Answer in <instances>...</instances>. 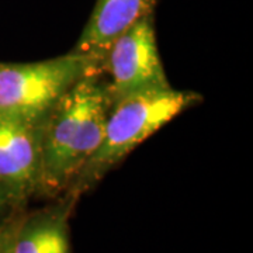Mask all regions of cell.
Masks as SVG:
<instances>
[{
	"mask_svg": "<svg viewBox=\"0 0 253 253\" xmlns=\"http://www.w3.org/2000/svg\"><path fill=\"white\" fill-rule=\"evenodd\" d=\"M21 218H13L0 225V253H14V242Z\"/></svg>",
	"mask_w": 253,
	"mask_h": 253,
	"instance_id": "8",
	"label": "cell"
},
{
	"mask_svg": "<svg viewBox=\"0 0 253 253\" xmlns=\"http://www.w3.org/2000/svg\"><path fill=\"white\" fill-rule=\"evenodd\" d=\"M13 203H11V200H10V197L7 196V193L3 190V187L0 186V214L6 210L7 207H10Z\"/></svg>",
	"mask_w": 253,
	"mask_h": 253,
	"instance_id": "9",
	"label": "cell"
},
{
	"mask_svg": "<svg viewBox=\"0 0 253 253\" xmlns=\"http://www.w3.org/2000/svg\"><path fill=\"white\" fill-rule=\"evenodd\" d=\"M76 200L69 194L54 207L21 218L14 253H72L69 214Z\"/></svg>",
	"mask_w": 253,
	"mask_h": 253,
	"instance_id": "7",
	"label": "cell"
},
{
	"mask_svg": "<svg viewBox=\"0 0 253 253\" xmlns=\"http://www.w3.org/2000/svg\"><path fill=\"white\" fill-rule=\"evenodd\" d=\"M42 121L0 116V186L13 204L40 189Z\"/></svg>",
	"mask_w": 253,
	"mask_h": 253,
	"instance_id": "5",
	"label": "cell"
},
{
	"mask_svg": "<svg viewBox=\"0 0 253 253\" xmlns=\"http://www.w3.org/2000/svg\"><path fill=\"white\" fill-rule=\"evenodd\" d=\"M101 66L100 59L76 51L40 62H0V116L42 121L76 82Z\"/></svg>",
	"mask_w": 253,
	"mask_h": 253,
	"instance_id": "3",
	"label": "cell"
},
{
	"mask_svg": "<svg viewBox=\"0 0 253 253\" xmlns=\"http://www.w3.org/2000/svg\"><path fill=\"white\" fill-rule=\"evenodd\" d=\"M103 68L111 78L107 84L111 103L139 91L170 87L158 52L152 16L142 18L111 42Z\"/></svg>",
	"mask_w": 253,
	"mask_h": 253,
	"instance_id": "4",
	"label": "cell"
},
{
	"mask_svg": "<svg viewBox=\"0 0 253 253\" xmlns=\"http://www.w3.org/2000/svg\"><path fill=\"white\" fill-rule=\"evenodd\" d=\"M199 101L201 96L196 91L170 86L134 93L113 103L99 149L72 181L69 194L78 199L138 145Z\"/></svg>",
	"mask_w": 253,
	"mask_h": 253,
	"instance_id": "2",
	"label": "cell"
},
{
	"mask_svg": "<svg viewBox=\"0 0 253 253\" xmlns=\"http://www.w3.org/2000/svg\"><path fill=\"white\" fill-rule=\"evenodd\" d=\"M113 106L107 84L87 75L73 84L42 121L38 193H61L82 172L103 141Z\"/></svg>",
	"mask_w": 253,
	"mask_h": 253,
	"instance_id": "1",
	"label": "cell"
},
{
	"mask_svg": "<svg viewBox=\"0 0 253 253\" xmlns=\"http://www.w3.org/2000/svg\"><path fill=\"white\" fill-rule=\"evenodd\" d=\"M156 0H97L73 51L103 62L114 40L142 18L152 16Z\"/></svg>",
	"mask_w": 253,
	"mask_h": 253,
	"instance_id": "6",
	"label": "cell"
}]
</instances>
